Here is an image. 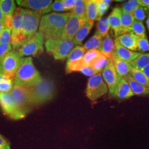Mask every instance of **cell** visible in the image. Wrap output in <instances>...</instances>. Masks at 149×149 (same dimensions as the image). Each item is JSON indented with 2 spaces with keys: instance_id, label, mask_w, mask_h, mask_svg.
I'll return each instance as SVG.
<instances>
[{
  "instance_id": "1",
  "label": "cell",
  "mask_w": 149,
  "mask_h": 149,
  "mask_svg": "<svg viewBox=\"0 0 149 149\" xmlns=\"http://www.w3.org/2000/svg\"><path fill=\"white\" fill-rule=\"evenodd\" d=\"M71 13V12L64 13L53 12L44 15L40 20L39 32L46 40L61 39Z\"/></svg>"
},
{
  "instance_id": "2",
  "label": "cell",
  "mask_w": 149,
  "mask_h": 149,
  "mask_svg": "<svg viewBox=\"0 0 149 149\" xmlns=\"http://www.w3.org/2000/svg\"><path fill=\"white\" fill-rule=\"evenodd\" d=\"M42 79L34 66L32 58H22L13 81L15 85L29 87L37 84Z\"/></svg>"
},
{
  "instance_id": "3",
  "label": "cell",
  "mask_w": 149,
  "mask_h": 149,
  "mask_svg": "<svg viewBox=\"0 0 149 149\" xmlns=\"http://www.w3.org/2000/svg\"><path fill=\"white\" fill-rule=\"evenodd\" d=\"M32 106L42 104L49 101L55 92L54 81L49 78H43L37 84L29 87Z\"/></svg>"
},
{
  "instance_id": "4",
  "label": "cell",
  "mask_w": 149,
  "mask_h": 149,
  "mask_svg": "<svg viewBox=\"0 0 149 149\" xmlns=\"http://www.w3.org/2000/svg\"><path fill=\"white\" fill-rule=\"evenodd\" d=\"M74 45L73 40L64 39L47 40L45 43L47 52L52 54L56 60H64L68 58Z\"/></svg>"
},
{
  "instance_id": "5",
  "label": "cell",
  "mask_w": 149,
  "mask_h": 149,
  "mask_svg": "<svg viewBox=\"0 0 149 149\" xmlns=\"http://www.w3.org/2000/svg\"><path fill=\"white\" fill-rule=\"evenodd\" d=\"M44 37L40 32H37L21 48L15 51L20 58L25 56L37 55L43 53Z\"/></svg>"
},
{
  "instance_id": "6",
  "label": "cell",
  "mask_w": 149,
  "mask_h": 149,
  "mask_svg": "<svg viewBox=\"0 0 149 149\" xmlns=\"http://www.w3.org/2000/svg\"><path fill=\"white\" fill-rule=\"evenodd\" d=\"M10 93L20 111L26 116L33 106L28 87L14 84Z\"/></svg>"
},
{
  "instance_id": "7",
  "label": "cell",
  "mask_w": 149,
  "mask_h": 149,
  "mask_svg": "<svg viewBox=\"0 0 149 149\" xmlns=\"http://www.w3.org/2000/svg\"><path fill=\"white\" fill-rule=\"evenodd\" d=\"M108 88L101 73L91 76L88 81L86 95L91 101H95L106 95Z\"/></svg>"
},
{
  "instance_id": "8",
  "label": "cell",
  "mask_w": 149,
  "mask_h": 149,
  "mask_svg": "<svg viewBox=\"0 0 149 149\" xmlns=\"http://www.w3.org/2000/svg\"><path fill=\"white\" fill-rule=\"evenodd\" d=\"M22 21L21 31L30 36L37 33L42 15L38 12L22 8Z\"/></svg>"
},
{
  "instance_id": "9",
  "label": "cell",
  "mask_w": 149,
  "mask_h": 149,
  "mask_svg": "<svg viewBox=\"0 0 149 149\" xmlns=\"http://www.w3.org/2000/svg\"><path fill=\"white\" fill-rule=\"evenodd\" d=\"M22 58L15 51H11L0 61V74L13 80Z\"/></svg>"
},
{
  "instance_id": "10",
  "label": "cell",
  "mask_w": 149,
  "mask_h": 149,
  "mask_svg": "<svg viewBox=\"0 0 149 149\" xmlns=\"http://www.w3.org/2000/svg\"><path fill=\"white\" fill-rule=\"evenodd\" d=\"M0 106L5 114L13 119H20L26 117L10 93L0 92Z\"/></svg>"
},
{
  "instance_id": "11",
  "label": "cell",
  "mask_w": 149,
  "mask_h": 149,
  "mask_svg": "<svg viewBox=\"0 0 149 149\" xmlns=\"http://www.w3.org/2000/svg\"><path fill=\"white\" fill-rule=\"evenodd\" d=\"M87 22L86 18H82L71 13L65 25L61 39L73 40L77 32Z\"/></svg>"
},
{
  "instance_id": "12",
  "label": "cell",
  "mask_w": 149,
  "mask_h": 149,
  "mask_svg": "<svg viewBox=\"0 0 149 149\" xmlns=\"http://www.w3.org/2000/svg\"><path fill=\"white\" fill-rule=\"evenodd\" d=\"M103 79L108 87L109 95L111 96L116 90L122 77L118 74L112 61L102 71Z\"/></svg>"
},
{
  "instance_id": "13",
  "label": "cell",
  "mask_w": 149,
  "mask_h": 149,
  "mask_svg": "<svg viewBox=\"0 0 149 149\" xmlns=\"http://www.w3.org/2000/svg\"><path fill=\"white\" fill-rule=\"evenodd\" d=\"M17 3L20 6L40 13L42 15L50 12V6L53 3L52 0H22L17 1Z\"/></svg>"
},
{
  "instance_id": "14",
  "label": "cell",
  "mask_w": 149,
  "mask_h": 149,
  "mask_svg": "<svg viewBox=\"0 0 149 149\" xmlns=\"http://www.w3.org/2000/svg\"><path fill=\"white\" fill-rule=\"evenodd\" d=\"M141 54L131 51L123 47L117 40H115L114 54L119 59H122L127 63H130L134 59H136Z\"/></svg>"
},
{
  "instance_id": "15",
  "label": "cell",
  "mask_w": 149,
  "mask_h": 149,
  "mask_svg": "<svg viewBox=\"0 0 149 149\" xmlns=\"http://www.w3.org/2000/svg\"><path fill=\"white\" fill-rule=\"evenodd\" d=\"M122 10L120 8H114L109 16L108 17V20L110 24L111 28L114 32L116 38L123 34L121 27V15Z\"/></svg>"
},
{
  "instance_id": "16",
  "label": "cell",
  "mask_w": 149,
  "mask_h": 149,
  "mask_svg": "<svg viewBox=\"0 0 149 149\" xmlns=\"http://www.w3.org/2000/svg\"><path fill=\"white\" fill-rule=\"evenodd\" d=\"M134 95V94L128 82L124 78H122L116 90L111 96L119 100H125Z\"/></svg>"
},
{
  "instance_id": "17",
  "label": "cell",
  "mask_w": 149,
  "mask_h": 149,
  "mask_svg": "<svg viewBox=\"0 0 149 149\" xmlns=\"http://www.w3.org/2000/svg\"><path fill=\"white\" fill-rule=\"evenodd\" d=\"M138 37L135 36L132 32H128L118 36L116 38L123 47L131 51H136L138 50L137 39Z\"/></svg>"
},
{
  "instance_id": "18",
  "label": "cell",
  "mask_w": 149,
  "mask_h": 149,
  "mask_svg": "<svg viewBox=\"0 0 149 149\" xmlns=\"http://www.w3.org/2000/svg\"><path fill=\"white\" fill-rule=\"evenodd\" d=\"M114 66L118 74L122 78L125 77L127 74H130L132 66L129 63H127L122 59L118 58L116 55H113L111 59Z\"/></svg>"
},
{
  "instance_id": "19",
  "label": "cell",
  "mask_w": 149,
  "mask_h": 149,
  "mask_svg": "<svg viewBox=\"0 0 149 149\" xmlns=\"http://www.w3.org/2000/svg\"><path fill=\"white\" fill-rule=\"evenodd\" d=\"M31 37L32 36L28 35L22 31L12 32L11 44L14 51L21 48Z\"/></svg>"
},
{
  "instance_id": "20",
  "label": "cell",
  "mask_w": 149,
  "mask_h": 149,
  "mask_svg": "<svg viewBox=\"0 0 149 149\" xmlns=\"http://www.w3.org/2000/svg\"><path fill=\"white\" fill-rule=\"evenodd\" d=\"M124 79L128 82L134 95H149V88L142 85L134 79L130 74H127Z\"/></svg>"
},
{
  "instance_id": "21",
  "label": "cell",
  "mask_w": 149,
  "mask_h": 149,
  "mask_svg": "<svg viewBox=\"0 0 149 149\" xmlns=\"http://www.w3.org/2000/svg\"><path fill=\"white\" fill-rule=\"evenodd\" d=\"M86 16L88 23L93 24L95 21H97L98 9L95 0L85 1Z\"/></svg>"
},
{
  "instance_id": "22",
  "label": "cell",
  "mask_w": 149,
  "mask_h": 149,
  "mask_svg": "<svg viewBox=\"0 0 149 149\" xmlns=\"http://www.w3.org/2000/svg\"><path fill=\"white\" fill-rule=\"evenodd\" d=\"M107 58L111 60L114 55V42L109 34H108L106 37L104 38L102 43L101 47L98 49Z\"/></svg>"
},
{
  "instance_id": "23",
  "label": "cell",
  "mask_w": 149,
  "mask_h": 149,
  "mask_svg": "<svg viewBox=\"0 0 149 149\" xmlns=\"http://www.w3.org/2000/svg\"><path fill=\"white\" fill-rule=\"evenodd\" d=\"M93 25V24H92L87 22L85 25L81 27V28L76 34L73 39L74 45H80L82 44L83 40L85 39L90 32Z\"/></svg>"
},
{
  "instance_id": "24",
  "label": "cell",
  "mask_w": 149,
  "mask_h": 149,
  "mask_svg": "<svg viewBox=\"0 0 149 149\" xmlns=\"http://www.w3.org/2000/svg\"><path fill=\"white\" fill-rule=\"evenodd\" d=\"M129 63L132 68L142 71L149 65V54H141L136 59Z\"/></svg>"
},
{
  "instance_id": "25",
  "label": "cell",
  "mask_w": 149,
  "mask_h": 149,
  "mask_svg": "<svg viewBox=\"0 0 149 149\" xmlns=\"http://www.w3.org/2000/svg\"><path fill=\"white\" fill-rule=\"evenodd\" d=\"M86 50L83 47L77 45L74 48L69 54L68 57V61L66 64L76 62L82 59L85 54Z\"/></svg>"
},
{
  "instance_id": "26",
  "label": "cell",
  "mask_w": 149,
  "mask_h": 149,
  "mask_svg": "<svg viewBox=\"0 0 149 149\" xmlns=\"http://www.w3.org/2000/svg\"><path fill=\"white\" fill-rule=\"evenodd\" d=\"M0 7L5 17L12 15L17 9L15 1L12 0H0Z\"/></svg>"
},
{
  "instance_id": "27",
  "label": "cell",
  "mask_w": 149,
  "mask_h": 149,
  "mask_svg": "<svg viewBox=\"0 0 149 149\" xmlns=\"http://www.w3.org/2000/svg\"><path fill=\"white\" fill-rule=\"evenodd\" d=\"M103 39V38L95 33V35L86 42L83 47L85 48L86 50L98 49H99V48L101 46Z\"/></svg>"
},
{
  "instance_id": "28",
  "label": "cell",
  "mask_w": 149,
  "mask_h": 149,
  "mask_svg": "<svg viewBox=\"0 0 149 149\" xmlns=\"http://www.w3.org/2000/svg\"><path fill=\"white\" fill-rule=\"evenodd\" d=\"M135 21L133 13L122 12L121 15V27L123 33H128V30Z\"/></svg>"
},
{
  "instance_id": "29",
  "label": "cell",
  "mask_w": 149,
  "mask_h": 149,
  "mask_svg": "<svg viewBox=\"0 0 149 149\" xmlns=\"http://www.w3.org/2000/svg\"><path fill=\"white\" fill-rule=\"evenodd\" d=\"M111 28L110 24L107 18H101L97 24L95 33L100 35L101 37H106L108 34V32Z\"/></svg>"
},
{
  "instance_id": "30",
  "label": "cell",
  "mask_w": 149,
  "mask_h": 149,
  "mask_svg": "<svg viewBox=\"0 0 149 149\" xmlns=\"http://www.w3.org/2000/svg\"><path fill=\"white\" fill-rule=\"evenodd\" d=\"M130 74L139 83L149 88V79L141 71L133 68L130 70Z\"/></svg>"
},
{
  "instance_id": "31",
  "label": "cell",
  "mask_w": 149,
  "mask_h": 149,
  "mask_svg": "<svg viewBox=\"0 0 149 149\" xmlns=\"http://www.w3.org/2000/svg\"><path fill=\"white\" fill-rule=\"evenodd\" d=\"M128 32H132L135 36L139 38L146 37L145 28L143 23L138 21H135L133 24L128 30Z\"/></svg>"
},
{
  "instance_id": "32",
  "label": "cell",
  "mask_w": 149,
  "mask_h": 149,
  "mask_svg": "<svg viewBox=\"0 0 149 149\" xmlns=\"http://www.w3.org/2000/svg\"><path fill=\"white\" fill-rule=\"evenodd\" d=\"M71 13L81 18H86L85 1L76 0L75 6L74 9L71 11Z\"/></svg>"
},
{
  "instance_id": "33",
  "label": "cell",
  "mask_w": 149,
  "mask_h": 149,
  "mask_svg": "<svg viewBox=\"0 0 149 149\" xmlns=\"http://www.w3.org/2000/svg\"><path fill=\"white\" fill-rule=\"evenodd\" d=\"M139 7H143L140 0H130L122 6L121 10L122 12L133 13L135 10Z\"/></svg>"
},
{
  "instance_id": "34",
  "label": "cell",
  "mask_w": 149,
  "mask_h": 149,
  "mask_svg": "<svg viewBox=\"0 0 149 149\" xmlns=\"http://www.w3.org/2000/svg\"><path fill=\"white\" fill-rule=\"evenodd\" d=\"M96 1L97 9H98V18L97 21H100L102 18V16L106 12L110 7L111 1L106 0H95Z\"/></svg>"
},
{
  "instance_id": "35",
  "label": "cell",
  "mask_w": 149,
  "mask_h": 149,
  "mask_svg": "<svg viewBox=\"0 0 149 149\" xmlns=\"http://www.w3.org/2000/svg\"><path fill=\"white\" fill-rule=\"evenodd\" d=\"M22 16V8L18 7L13 15V28L12 29V32L21 31Z\"/></svg>"
},
{
  "instance_id": "36",
  "label": "cell",
  "mask_w": 149,
  "mask_h": 149,
  "mask_svg": "<svg viewBox=\"0 0 149 149\" xmlns=\"http://www.w3.org/2000/svg\"><path fill=\"white\" fill-rule=\"evenodd\" d=\"M111 61V60L106 56L103 55L96 60L95 63L92 65V67L98 73H100Z\"/></svg>"
},
{
  "instance_id": "37",
  "label": "cell",
  "mask_w": 149,
  "mask_h": 149,
  "mask_svg": "<svg viewBox=\"0 0 149 149\" xmlns=\"http://www.w3.org/2000/svg\"><path fill=\"white\" fill-rule=\"evenodd\" d=\"M148 14H149V10L146 7H139L133 13L135 19L141 22L145 19Z\"/></svg>"
},
{
  "instance_id": "38",
  "label": "cell",
  "mask_w": 149,
  "mask_h": 149,
  "mask_svg": "<svg viewBox=\"0 0 149 149\" xmlns=\"http://www.w3.org/2000/svg\"><path fill=\"white\" fill-rule=\"evenodd\" d=\"M14 86L13 80L8 78L0 79V92L10 93Z\"/></svg>"
},
{
  "instance_id": "39",
  "label": "cell",
  "mask_w": 149,
  "mask_h": 149,
  "mask_svg": "<svg viewBox=\"0 0 149 149\" xmlns=\"http://www.w3.org/2000/svg\"><path fill=\"white\" fill-rule=\"evenodd\" d=\"M11 30L7 27H3L0 34V44L5 43H11Z\"/></svg>"
},
{
  "instance_id": "40",
  "label": "cell",
  "mask_w": 149,
  "mask_h": 149,
  "mask_svg": "<svg viewBox=\"0 0 149 149\" xmlns=\"http://www.w3.org/2000/svg\"><path fill=\"white\" fill-rule=\"evenodd\" d=\"M137 47L138 50L141 52L149 51V43L147 37L138 38Z\"/></svg>"
},
{
  "instance_id": "41",
  "label": "cell",
  "mask_w": 149,
  "mask_h": 149,
  "mask_svg": "<svg viewBox=\"0 0 149 149\" xmlns=\"http://www.w3.org/2000/svg\"><path fill=\"white\" fill-rule=\"evenodd\" d=\"M12 50L11 43L0 44V61L5 57L6 55Z\"/></svg>"
},
{
  "instance_id": "42",
  "label": "cell",
  "mask_w": 149,
  "mask_h": 149,
  "mask_svg": "<svg viewBox=\"0 0 149 149\" xmlns=\"http://www.w3.org/2000/svg\"><path fill=\"white\" fill-rule=\"evenodd\" d=\"M50 11H56V12H63L66 11L64 4L62 1H55L50 6Z\"/></svg>"
},
{
  "instance_id": "43",
  "label": "cell",
  "mask_w": 149,
  "mask_h": 149,
  "mask_svg": "<svg viewBox=\"0 0 149 149\" xmlns=\"http://www.w3.org/2000/svg\"><path fill=\"white\" fill-rule=\"evenodd\" d=\"M80 72L87 76H91V77L97 74H98V72L94 69V68L92 66H88V67L84 68L80 70Z\"/></svg>"
},
{
  "instance_id": "44",
  "label": "cell",
  "mask_w": 149,
  "mask_h": 149,
  "mask_svg": "<svg viewBox=\"0 0 149 149\" xmlns=\"http://www.w3.org/2000/svg\"><path fill=\"white\" fill-rule=\"evenodd\" d=\"M62 2L66 11L72 10L76 3L75 0H62Z\"/></svg>"
},
{
  "instance_id": "45",
  "label": "cell",
  "mask_w": 149,
  "mask_h": 149,
  "mask_svg": "<svg viewBox=\"0 0 149 149\" xmlns=\"http://www.w3.org/2000/svg\"><path fill=\"white\" fill-rule=\"evenodd\" d=\"M5 27L10 29H13V15H10L5 17Z\"/></svg>"
},
{
  "instance_id": "46",
  "label": "cell",
  "mask_w": 149,
  "mask_h": 149,
  "mask_svg": "<svg viewBox=\"0 0 149 149\" xmlns=\"http://www.w3.org/2000/svg\"><path fill=\"white\" fill-rule=\"evenodd\" d=\"M0 149H11L10 143L0 134Z\"/></svg>"
},
{
  "instance_id": "47",
  "label": "cell",
  "mask_w": 149,
  "mask_h": 149,
  "mask_svg": "<svg viewBox=\"0 0 149 149\" xmlns=\"http://www.w3.org/2000/svg\"><path fill=\"white\" fill-rule=\"evenodd\" d=\"M141 71L149 79V65L146 66L145 68H144Z\"/></svg>"
},
{
  "instance_id": "48",
  "label": "cell",
  "mask_w": 149,
  "mask_h": 149,
  "mask_svg": "<svg viewBox=\"0 0 149 149\" xmlns=\"http://www.w3.org/2000/svg\"><path fill=\"white\" fill-rule=\"evenodd\" d=\"M0 21L2 22L3 23H4L5 26V16H4L2 12L1 11V7H0Z\"/></svg>"
},
{
  "instance_id": "49",
  "label": "cell",
  "mask_w": 149,
  "mask_h": 149,
  "mask_svg": "<svg viewBox=\"0 0 149 149\" xmlns=\"http://www.w3.org/2000/svg\"><path fill=\"white\" fill-rule=\"evenodd\" d=\"M5 24L3 23L2 22L0 21V34H1V31H2L3 27H5Z\"/></svg>"
},
{
  "instance_id": "50",
  "label": "cell",
  "mask_w": 149,
  "mask_h": 149,
  "mask_svg": "<svg viewBox=\"0 0 149 149\" xmlns=\"http://www.w3.org/2000/svg\"><path fill=\"white\" fill-rule=\"evenodd\" d=\"M146 24H147V26H148V29H149V14L148 18L147 21H146Z\"/></svg>"
},
{
  "instance_id": "51",
  "label": "cell",
  "mask_w": 149,
  "mask_h": 149,
  "mask_svg": "<svg viewBox=\"0 0 149 149\" xmlns=\"http://www.w3.org/2000/svg\"><path fill=\"white\" fill-rule=\"evenodd\" d=\"M5 78H7V77H6L5 76L2 75V74H0V79H5Z\"/></svg>"
}]
</instances>
